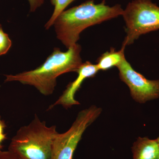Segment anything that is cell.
I'll return each instance as SVG.
<instances>
[{
	"mask_svg": "<svg viewBox=\"0 0 159 159\" xmlns=\"http://www.w3.org/2000/svg\"><path fill=\"white\" fill-rule=\"evenodd\" d=\"M123 11L119 4L106 5L105 0L98 4L93 0L87 1L64 10L58 16L54 24L57 38L68 49L77 43L84 30L122 16Z\"/></svg>",
	"mask_w": 159,
	"mask_h": 159,
	"instance_id": "1",
	"label": "cell"
},
{
	"mask_svg": "<svg viewBox=\"0 0 159 159\" xmlns=\"http://www.w3.org/2000/svg\"><path fill=\"white\" fill-rule=\"evenodd\" d=\"M81 51V46L78 43L70 47L66 52L55 48L42 65L16 75H5V82L19 81L34 86L44 96H50L54 93L58 77L68 72H77L82 64Z\"/></svg>",
	"mask_w": 159,
	"mask_h": 159,
	"instance_id": "2",
	"label": "cell"
},
{
	"mask_svg": "<svg viewBox=\"0 0 159 159\" xmlns=\"http://www.w3.org/2000/svg\"><path fill=\"white\" fill-rule=\"evenodd\" d=\"M58 133L36 114L29 125L22 126L11 139L8 150L21 159H51L52 145Z\"/></svg>",
	"mask_w": 159,
	"mask_h": 159,
	"instance_id": "3",
	"label": "cell"
},
{
	"mask_svg": "<svg viewBox=\"0 0 159 159\" xmlns=\"http://www.w3.org/2000/svg\"><path fill=\"white\" fill-rule=\"evenodd\" d=\"M126 35L122 46L133 43L142 34L159 29V7L152 0H134L122 15Z\"/></svg>",
	"mask_w": 159,
	"mask_h": 159,
	"instance_id": "4",
	"label": "cell"
},
{
	"mask_svg": "<svg viewBox=\"0 0 159 159\" xmlns=\"http://www.w3.org/2000/svg\"><path fill=\"white\" fill-rule=\"evenodd\" d=\"M102 109L96 106L80 111L70 128L55 137L51 159H73L74 152L84 132L99 117Z\"/></svg>",
	"mask_w": 159,
	"mask_h": 159,
	"instance_id": "5",
	"label": "cell"
},
{
	"mask_svg": "<svg viewBox=\"0 0 159 159\" xmlns=\"http://www.w3.org/2000/svg\"><path fill=\"white\" fill-rule=\"evenodd\" d=\"M117 67L120 79L129 88L135 101L144 103L159 98V80L146 79L133 68L125 57Z\"/></svg>",
	"mask_w": 159,
	"mask_h": 159,
	"instance_id": "6",
	"label": "cell"
},
{
	"mask_svg": "<svg viewBox=\"0 0 159 159\" xmlns=\"http://www.w3.org/2000/svg\"><path fill=\"white\" fill-rule=\"evenodd\" d=\"M99 71L97 64H93L89 61L83 63L76 72L78 74L77 78L69 83L57 101L49 107L48 110L57 105H61L64 108L67 109L74 105H79L80 102L75 98V93L86 79L95 77Z\"/></svg>",
	"mask_w": 159,
	"mask_h": 159,
	"instance_id": "7",
	"label": "cell"
},
{
	"mask_svg": "<svg viewBox=\"0 0 159 159\" xmlns=\"http://www.w3.org/2000/svg\"><path fill=\"white\" fill-rule=\"evenodd\" d=\"M133 159H159V148L156 139L139 137L132 147Z\"/></svg>",
	"mask_w": 159,
	"mask_h": 159,
	"instance_id": "8",
	"label": "cell"
},
{
	"mask_svg": "<svg viewBox=\"0 0 159 159\" xmlns=\"http://www.w3.org/2000/svg\"><path fill=\"white\" fill-rule=\"evenodd\" d=\"M125 47L122 46L119 51L111 48L110 51L103 53L97 60V65L99 70L106 71L113 67H117L125 57L124 54Z\"/></svg>",
	"mask_w": 159,
	"mask_h": 159,
	"instance_id": "9",
	"label": "cell"
},
{
	"mask_svg": "<svg viewBox=\"0 0 159 159\" xmlns=\"http://www.w3.org/2000/svg\"><path fill=\"white\" fill-rule=\"evenodd\" d=\"M75 0H51V4L54 6V11L52 16L45 25L46 29H50L54 25L55 20L58 17L65 9Z\"/></svg>",
	"mask_w": 159,
	"mask_h": 159,
	"instance_id": "10",
	"label": "cell"
},
{
	"mask_svg": "<svg viewBox=\"0 0 159 159\" xmlns=\"http://www.w3.org/2000/svg\"><path fill=\"white\" fill-rule=\"evenodd\" d=\"M11 41L8 34L0 27V56L7 53L11 48Z\"/></svg>",
	"mask_w": 159,
	"mask_h": 159,
	"instance_id": "11",
	"label": "cell"
},
{
	"mask_svg": "<svg viewBox=\"0 0 159 159\" xmlns=\"http://www.w3.org/2000/svg\"><path fill=\"white\" fill-rule=\"evenodd\" d=\"M6 127V122L1 119L0 116V151H2L4 147L2 145L3 142L7 139V134L4 133V130Z\"/></svg>",
	"mask_w": 159,
	"mask_h": 159,
	"instance_id": "12",
	"label": "cell"
},
{
	"mask_svg": "<svg viewBox=\"0 0 159 159\" xmlns=\"http://www.w3.org/2000/svg\"><path fill=\"white\" fill-rule=\"evenodd\" d=\"M30 5V11L34 12L38 8L42 6L44 0H28Z\"/></svg>",
	"mask_w": 159,
	"mask_h": 159,
	"instance_id": "13",
	"label": "cell"
},
{
	"mask_svg": "<svg viewBox=\"0 0 159 159\" xmlns=\"http://www.w3.org/2000/svg\"><path fill=\"white\" fill-rule=\"evenodd\" d=\"M0 159H21L9 150L0 151Z\"/></svg>",
	"mask_w": 159,
	"mask_h": 159,
	"instance_id": "14",
	"label": "cell"
},
{
	"mask_svg": "<svg viewBox=\"0 0 159 159\" xmlns=\"http://www.w3.org/2000/svg\"><path fill=\"white\" fill-rule=\"evenodd\" d=\"M156 140L157 143L159 148V136L157 139H156Z\"/></svg>",
	"mask_w": 159,
	"mask_h": 159,
	"instance_id": "15",
	"label": "cell"
},
{
	"mask_svg": "<svg viewBox=\"0 0 159 159\" xmlns=\"http://www.w3.org/2000/svg\"><path fill=\"white\" fill-rule=\"evenodd\" d=\"M0 27H2V26H1V25H0Z\"/></svg>",
	"mask_w": 159,
	"mask_h": 159,
	"instance_id": "16",
	"label": "cell"
}]
</instances>
